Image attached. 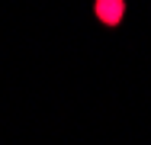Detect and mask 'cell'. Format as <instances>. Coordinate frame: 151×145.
<instances>
[{
	"label": "cell",
	"mask_w": 151,
	"mask_h": 145,
	"mask_svg": "<svg viewBox=\"0 0 151 145\" xmlns=\"http://www.w3.org/2000/svg\"><path fill=\"white\" fill-rule=\"evenodd\" d=\"M125 16V0H96V20L106 26H119Z\"/></svg>",
	"instance_id": "cell-1"
}]
</instances>
